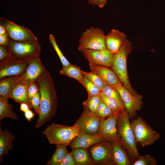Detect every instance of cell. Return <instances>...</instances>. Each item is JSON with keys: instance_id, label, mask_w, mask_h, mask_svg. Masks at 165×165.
Masks as SVG:
<instances>
[{"instance_id": "cell-1", "label": "cell", "mask_w": 165, "mask_h": 165, "mask_svg": "<svg viewBox=\"0 0 165 165\" xmlns=\"http://www.w3.org/2000/svg\"><path fill=\"white\" fill-rule=\"evenodd\" d=\"M40 101L38 116L35 125L38 128L53 117L57 108V97L55 83L46 69L37 80Z\"/></svg>"}, {"instance_id": "cell-2", "label": "cell", "mask_w": 165, "mask_h": 165, "mask_svg": "<svg viewBox=\"0 0 165 165\" xmlns=\"http://www.w3.org/2000/svg\"><path fill=\"white\" fill-rule=\"evenodd\" d=\"M129 115L126 110L119 114L117 121L118 134L120 142L127 152L132 163L140 156L138 152L137 142L130 121Z\"/></svg>"}, {"instance_id": "cell-3", "label": "cell", "mask_w": 165, "mask_h": 165, "mask_svg": "<svg viewBox=\"0 0 165 165\" xmlns=\"http://www.w3.org/2000/svg\"><path fill=\"white\" fill-rule=\"evenodd\" d=\"M132 51L131 42L127 40L119 51L115 54L110 68L129 91L133 94L136 95L138 93L130 83L127 68V57Z\"/></svg>"}, {"instance_id": "cell-4", "label": "cell", "mask_w": 165, "mask_h": 165, "mask_svg": "<svg viewBox=\"0 0 165 165\" xmlns=\"http://www.w3.org/2000/svg\"><path fill=\"white\" fill-rule=\"evenodd\" d=\"M80 131L75 125L72 126L52 123L47 126L42 133L51 144L70 146Z\"/></svg>"}, {"instance_id": "cell-5", "label": "cell", "mask_w": 165, "mask_h": 165, "mask_svg": "<svg viewBox=\"0 0 165 165\" xmlns=\"http://www.w3.org/2000/svg\"><path fill=\"white\" fill-rule=\"evenodd\" d=\"M7 48L8 57L28 60L39 56L41 51L38 40L18 42L9 38Z\"/></svg>"}, {"instance_id": "cell-6", "label": "cell", "mask_w": 165, "mask_h": 165, "mask_svg": "<svg viewBox=\"0 0 165 165\" xmlns=\"http://www.w3.org/2000/svg\"><path fill=\"white\" fill-rule=\"evenodd\" d=\"M130 123L136 142L143 147L152 145L160 137L141 117L138 116Z\"/></svg>"}, {"instance_id": "cell-7", "label": "cell", "mask_w": 165, "mask_h": 165, "mask_svg": "<svg viewBox=\"0 0 165 165\" xmlns=\"http://www.w3.org/2000/svg\"><path fill=\"white\" fill-rule=\"evenodd\" d=\"M105 36L104 31L100 28L91 27L82 34L79 39L78 49L80 51L86 49L106 50Z\"/></svg>"}, {"instance_id": "cell-8", "label": "cell", "mask_w": 165, "mask_h": 165, "mask_svg": "<svg viewBox=\"0 0 165 165\" xmlns=\"http://www.w3.org/2000/svg\"><path fill=\"white\" fill-rule=\"evenodd\" d=\"M112 87L115 89L120 94L130 119L135 118L137 116V112L142 107L143 96L138 94L136 95L131 94L122 83Z\"/></svg>"}, {"instance_id": "cell-9", "label": "cell", "mask_w": 165, "mask_h": 165, "mask_svg": "<svg viewBox=\"0 0 165 165\" xmlns=\"http://www.w3.org/2000/svg\"><path fill=\"white\" fill-rule=\"evenodd\" d=\"M28 64V60L8 57L1 61L0 79L13 75H22L25 72Z\"/></svg>"}, {"instance_id": "cell-10", "label": "cell", "mask_w": 165, "mask_h": 165, "mask_svg": "<svg viewBox=\"0 0 165 165\" xmlns=\"http://www.w3.org/2000/svg\"><path fill=\"white\" fill-rule=\"evenodd\" d=\"M112 142L107 140L97 143L90 147L89 152L94 164L113 165Z\"/></svg>"}, {"instance_id": "cell-11", "label": "cell", "mask_w": 165, "mask_h": 165, "mask_svg": "<svg viewBox=\"0 0 165 165\" xmlns=\"http://www.w3.org/2000/svg\"><path fill=\"white\" fill-rule=\"evenodd\" d=\"M0 23L5 26L9 38L13 41L20 42L38 40L33 33L27 28L2 17L0 18Z\"/></svg>"}, {"instance_id": "cell-12", "label": "cell", "mask_w": 165, "mask_h": 165, "mask_svg": "<svg viewBox=\"0 0 165 165\" xmlns=\"http://www.w3.org/2000/svg\"><path fill=\"white\" fill-rule=\"evenodd\" d=\"M74 125L80 132L89 134L97 133L101 119L86 108Z\"/></svg>"}, {"instance_id": "cell-13", "label": "cell", "mask_w": 165, "mask_h": 165, "mask_svg": "<svg viewBox=\"0 0 165 165\" xmlns=\"http://www.w3.org/2000/svg\"><path fill=\"white\" fill-rule=\"evenodd\" d=\"M119 114H113L106 119H101L97 134L105 140L112 142L119 141L120 138L117 131V121Z\"/></svg>"}, {"instance_id": "cell-14", "label": "cell", "mask_w": 165, "mask_h": 165, "mask_svg": "<svg viewBox=\"0 0 165 165\" xmlns=\"http://www.w3.org/2000/svg\"><path fill=\"white\" fill-rule=\"evenodd\" d=\"M80 52L89 63L110 68L115 55L107 49H86Z\"/></svg>"}, {"instance_id": "cell-15", "label": "cell", "mask_w": 165, "mask_h": 165, "mask_svg": "<svg viewBox=\"0 0 165 165\" xmlns=\"http://www.w3.org/2000/svg\"><path fill=\"white\" fill-rule=\"evenodd\" d=\"M28 61V66L22 76L25 80L30 84L32 82H36L46 69L41 62L39 56Z\"/></svg>"}, {"instance_id": "cell-16", "label": "cell", "mask_w": 165, "mask_h": 165, "mask_svg": "<svg viewBox=\"0 0 165 165\" xmlns=\"http://www.w3.org/2000/svg\"><path fill=\"white\" fill-rule=\"evenodd\" d=\"M29 84L22 78V76L11 89L9 97L20 104L26 103L31 107L28 95V89Z\"/></svg>"}, {"instance_id": "cell-17", "label": "cell", "mask_w": 165, "mask_h": 165, "mask_svg": "<svg viewBox=\"0 0 165 165\" xmlns=\"http://www.w3.org/2000/svg\"><path fill=\"white\" fill-rule=\"evenodd\" d=\"M126 35L115 29H112L105 36V44L107 50L116 54L127 40Z\"/></svg>"}, {"instance_id": "cell-18", "label": "cell", "mask_w": 165, "mask_h": 165, "mask_svg": "<svg viewBox=\"0 0 165 165\" xmlns=\"http://www.w3.org/2000/svg\"><path fill=\"white\" fill-rule=\"evenodd\" d=\"M105 140L104 138L97 133L89 134L79 132L70 146L72 149L77 148L87 149L97 143Z\"/></svg>"}, {"instance_id": "cell-19", "label": "cell", "mask_w": 165, "mask_h": 165, "mask_svg": "<svg viewBox=\"0 0 165 165\" xmlns=\"http://www.w3.org/2000/svg\"><path fill=\"white\" fill-rule=\"evenodd\" d=\"M89 64L90 70L97 74L107 84L112 86L122 83L111 68L109 67L89 63Z\"/></svg>"}, {"instance_id": "cell-20", "label": "cell", "mask_w": 165, "mask_h": 165, "mask_svg": "<svg viewBox=\"0 0 165 165\" xmlns=\"http://www.w3.org/2000/svg\"><path fill=\"white\" fill-rule=\"evenodd\" d=\"M112 156L113 165H131L132 162L120 141L112 142Z\"/></svg>"}, {"instance_id": "cell-21", "label": "cell", "mask_w": 165, "mask_h": 165, "mask_svg": "<svg viewBox=\"0 0 165 165\" xmlns=\"http://www.w3.org/2000/svg\"><path fill=\"white\" fill-rule=\"evenodd\" d=\"M16 137L7 129L2 130L0 127V162L3 156L13 148V142Z\"/></svg>"}, {"instance_id": "cell-22", "label": "cell", "mask_w": 165, "mask_h": 165, "mask_svg": "<svg viewBox=\"0 0 165 165\" xmlns=\"http://www.w3.org/2000/svg\"><path fill=\"white\" fill-rule=\"evenodd\" d=\"M71 152L76 165H93L94 163L86 149L77 148L72 149Z\"/></svg>"}, {"instance_id": "cell-23", "label": "cell", "mask_w": 165, "mask_h": 165, "mask_svg": "<svg viewBox=\"0 0 165 165\" xmlns=\"http://www.w3.org/2000/svg\"><path fill=\"white\" fill-rule=\"evenodd\" d=\"M9 98L0 96V122L5 118L16 120L17 115L13 111L14 105L9 103Z\"/></svg>"}, {"instance_id": "cell-24", "label": "cell", "mask_w": 165, "mask_h": 165, "mask_svg": "<svg viewBox=\"0 0 165 165\" xmlns=\"http://www.w3.org/2000/svg\"><path fill=\"white\" fill-rule=\"evenodd\" d=\"M22 77V75H13L0 79V96L9 97L11 89Z\"/></svg>"}, {"instance_id": "cell-25", "label": "cell", "mask_w": 165, "mask_h": 165, "mask_svg": "<svg viewBox=\"0 0 165 165\" xmlns=\"http://www.w3.org/2000/svg\"><path fill=\"white\" fill-rule=\"evenodd\" d=\"M82 71L79 67L71 64L67 67H63L59 71V73L61 75L74 79L82 84L84 76Z\"/></svg>"}, {"instance_id": "cell-26", "label": "cell", "mask_w": 165, "mask_h": 165, "mask_svg": "<svg viewBox=\"0 0 165 165\" xmlns=\"http://www.w3.org/2000/svg\"><path fill=\"white\" fill-rule=\"evenodd\" d=\"M55 152L50 159L48 161L47 165H59L68 152L66 146L62 145H56Z\"/></svg>"}, {"instance_id": "cell-27", "label": "cell", "mask_w": 165, "mask_h": 165, "mask_svg": "<svg viewBox=\"0 0 165 165\" xmlns=\"http://www.w3.org/2000/svg\"><path fill=\"white\" fill-rule=\"evenodd\" d=\"M107 96L116 100L123 110L125 108L120 94L114 88L105 83L104 88L102 91Z\"/></svg>"}, {"instance_id": "cell-28", "label": "cell", "mask_w": 165, "mask_h": 165, "mask_svg": "<svg viewBox=\"0 0 165 165\" xmlns=\"http://www.w3.org/2000/svg\"><path fill=\"white\" fill-rule=\"evenodd\" d=\"M100 95L104 102L111 109L114 114H119L125 110L121 108L116 100L106 96L102 91H101Z\"/></svg>"}, {"instance_id": "cell-29", "label": "cell", "mask_w": 165, "mask_h": 165, "mask_svg": "<svg viewBox=\"0 0 165 165\" xmlns=\"http://www.w3.org/2000/svg\"><path fill=\"white\" fill-rule=\"evenodd\" d=\"M101 99L100 95H88L87 99L82 103L83 107L94 113L96 111Z\"/></svg>"}, {"instance_id": "cell-30", "label": "cell", "mask_w": 165, "mask_h": 165, "mask_svg": "<svg viewBox=\"0 0 165 165\" xmlns=\"http://www.w3.org/2000/svg\"><path fill=\"white\" fill-rule=\"evenodd\" d=\"M82 71L85 77L96 85L101 91L103 90L105 83L97 74L91 71L90 72Z\"/></svg>"}, {"instance_id": "cell-31", "label": "cell", "mask_w": 165, "mask_h": 165, "mask_svg": "<svg viewBox=\"0 0 165 165\" xmlns=\"http://www.w3.org/2000/svg\"><path fill=\"white\" fill-rule=\"evenodd\" d=\"M49 39L50 44L53 47L59 57L62 65L63 67H66L71 65V64L64 55L60 49L53 35L50 34L49 36Z\"/></svg>"}, {"instance_id": "cell-32", "label": "cell", "mask_w": 165, "mask_h": 165, "mask_svg": "<svg viewBox=\"0 0 165 165\" xmlns=\"http://www.w3.org/2000/svg\"><path fill=\"white\" fill-rule=\"evenodd\" d=\"M82 85L86 90L88 95H100L101 91L99 88L85 76L82 81Z\"/></svg>"}, {"instance_id": "cell-33", "label": "cell", "mask_w": 165, "mask_h": 165, "mask_svg": "<svg viewBox=\"0 0 165 165\" xmlns=\"http://www.w3.org/2000/svg\"><path fill=\"white\" fill-rule=\"evenodd\" d=\"M132 165H157L156 159L151 156L146 154L141 156L132 163Z\"/></svg>"}, {"instance_id": "cell-34", "label": "cell", "mask_w": 165, "mask_h": 165, "mask_svg": "<svg viewBox=\"0 0 165 165\" xmlns=\"http://www.w3.org/2000/svg\"><path fill=\"white\" fill-rule=\"evenodd\" d=\"M40 101L39 91L31 99L30 104L31 108H33L37 114H38Z\"/></svg>"}, {"instance_id": "cell-35", "label": "cell", "mask_w": 165, "mask_h": 165, "mask_svg": "<svg viewBox=\"0 0 165 165\" xmlns=\"http://www.w3.org/2000/svg\"><path fill=\"white\" fill-rule=\"evenodd\" d=\"M39 91V88L36 82L30 83L28 89V95L29 101Z\"/></svg>"}, {"instance_id": "cell-36", "label": "cell", "mask_w": 165, "mask_h": 165, "mask_svg": "<svg viewBox=\"0 0 165 165\" xmlns=\"http://www.w3.org/2000/svg\"><path fill=\"white\" fill-rule=\"evenodd\" d=\"M59 165H76L71 152H67Z\"/></svg>"}, {"instance_id": "cell-37", "label": "cell", "mask_w": 165, "mask_h": 165, "mask_svg": "<svg viewBox=\"0 0 165 165\" xmlns=\"http://www.w3.org/2000/svg\"><path fill=\"white\" fill-rule=\"evenodd\" d=\"M8 51L7 47L0 45V60L2 61L8 57Z\"/></svg>"}, {"instance_id": "cell-38", "label": "cell", "mask_w": 165, "mask_h": 165, "mask_svg": "<svg viewBox=\"0 0 165 165\" xmlns=\"http://www.w3.org/2000/svg\"><path fill=\"white\" fill-rule=\"evenodd\" d=\"M9 38L7 33L0 35V45L7 47L8 44Z\"/></svg>"}, {"instance_id": "cell-39", "label": "cell", "mask_w": 165, "mask_h": 165, "mask_svg": "<svg viewBox=\"0 0 165 165\" xmlns=\"http://www.w3.org/2000/svg\"><path fill=\"white\" fill-rule=\"evenodd\" d=\"M25 119L28 121H31V119L35 116V114L30 109L24 112Z\"/></svg>"}, {"instance_id": "cell-40", "label": "cell", "mask_w": 165, "mask_h": 165, "mask_svg": "<svg viewBox=\"0 0 165 165\" xmlns=\"http://www.w3.org/2000/svg\"><path fill=\"white\" fill-rule=\"evenodd\" d=\"M31 108V107L26 103H22L20 104V110L24 112L30 109Z\"/></svg>"}, {"instance_id": "cell-41", "label": "cell", "mask_w": 165, "mask_h": 165, "mask_svg": "<svg viewBox=\"0 0 165 165\" xmlns=\"http://www.w3.org/2000/svg\"><path fill=\"white\" fill-rule=\"evenodd\" d=\"M107 0H97V5L100 8H102L105 6Z\"/></svg>"}, {"instance_id": "cell-42", "label": "cell", "mask_w": 165, "mask_h": 165, "mask_svg": "<svg viewBox=\"0 0 165 165\" xmlns=\"http://www.w3.org/2000/svg\"><path fill=\"white\" fill-rule=\"evenodd\" d=\"M7 33L6 29L4 25L0 23V35H4Z\"/></svg>"}, {"instance_id": "cell-43", "label": "cell", "mask_w": 165, "mask_h": 165, "mask_svg": "<svg viewBox=\"0 0 165 165\" xmlns=\"http://www.w3.org/2000/svg\"><path fill=\"white\" fill-rule=\"evenodd\" d=\"M90 4L93 5H97V0H87Z\"/></svg>"}]
</instances>
